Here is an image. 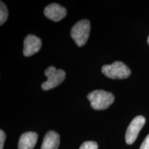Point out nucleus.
I'll return each mask as SVG.
<instances>
[{
	"instance_id": "9",
	"label": "nucleus",
	"mask_w": 149,
	"mask_h": 149,
	"mask_svg": "<svg viewBox=\"0 0 149 149\" xmlns=\"http://www.w3.org/2000/svg\"><path fill=\"white\" fill-rule=\"evenodd\" d=\"M59 145V134L53 130H50L44 136L41 149H58Z\"/></svg>"
},
{
	"instance_id": "12",
	"label": "nucleus",
	"mask_w": 149,
	"mask_h": 149,
	"mask_svg": "<svg viewBox=\"0 0 149 149\" xmlns=\"http://www.w3.org/2000/svg\"><path fill=\"white\" fill-rule=\"evenodd\" d=\"M6 139V134L3 130H0V149H3V144Z\"/></svg>"
},
{
	"instance_id": "10",
	"label": "nucleus",
	"mask_w": 149,
	"mask_h": 149,
	"mask_svg": "<svg viewBox=\"0 0 149 149\" xmlns=\"http://www.w3.org/2000/svg\"><path fill=\"white\" fill-rule=\"evenodd\" d=\"M8 16V12L6 6L3 1H1L0 3V25H3L6 21Z\"/></svg>"
},
{
	"instance_id": "7",
	"label": "nucleus",
	"mask_w": 149,
	"mask_h": 149,
	"mask_svg": "<svg viewBox=\"0 0 149 149\" xmlns=\"http://www.w3.org/2000/svg\"><path fill=\"white\" fill-rule=\"evenodd\" d=\"M67 14L66 8L57 3L49 4L44 9V15L46 17L54 22H59L66 17Z\"/></svg>"
},
{
	"instance_id": "2",
	"label": "nucleus",
	"mask_w": 149,
	"mask_h": 149,
	"mask_svg": "<svg viewBox=\"0 0 149 149\" xmlns=\"http://www.w3.org/2000/svg\"><path fill=\"white\" fill-rule=\"evenodd\" d=\"M102 72L107 77L113 79H126L130 76V68L122 61H115L112 64L104 65L102 68Z\"/></svg>"
},
{
	"instance_id": "5",
	"label": "nucleus",
	"mask_w": 149,
	"mask_h": 149,
	"mask_svg": "<svg viewBox=\"0 0 149 149\" xmlns=\"http://www.w3.org/2000/svg\"><path fill=\"white\" fill-rule=\"evenodd\" d=\"M145 122H146V119L144 118V117L139 115L135 117L130 123L126 130L125 136L126 142L128 144H132L136 140L139 133L145 124Z\"/></svg>"
},
{
	"instance_id": "13",
	"label": "nucleus",
	"mask_w": 149,
	"mask_h": 149,
	"mask_svg": "<svg viewBox=\"0 0 149 149\" xmlns=\"http://www.w3.org/2000/svg\"><path fill=\"white\" fill-rule=\"evenodd\" d=\"M139 149H149V135L146 136Z\"/></svg>"
},
{
	"instance_id": "6",
	"label": "nucleus",
	"mask_w": 149,
	"mask_h": 149,
	"mask_svg": "<svg viewBox=\"0 0 149 149\" xmlns=\"http://www.w3.org/2000/svg\"><path fill=\"white\" fill-rule=\"evenodd\" d=\"M42 47V40L33 35H29L24 41V55L26 57L34 55Z\"/></svg>"
},
{
	"instance_id": "8",
	"label": "nucleus",
	"mask_w": 149,
	"mask_h": 149,
	"mask_svg": "<svg viewBox=\"0 0 149 149\" xmlns=\"http://www.w3.org/2000/svg\"><path fill=\"white\" fill-rule=\"evenodd\" d=\"M38 135L35 132H26L22 134L19 139L18 149H33L37 143Z\"/></svg>"
},
{
	"instance_id": "1",
	"label": "nucleus",
	"mask_w": 149,
	"mask_h": 149,
	"mask_svg": "<svg viewBox=\"0 0 149 149\" xmlns=\"http://www.w3.org/2000/svg\"><path fill=\"white\" fill-rule=\"evenodd\" d=\"M87 98L91 106L95 110H105L114 102L115 97L113 93L104 90H96L89 93Z\"/></svg>"
},
{
	"instance_id": "11",
	"label": "nucleus",
	"mask_w": 149,
	"mask_h": 149,
	"mask_svg": "<svg viewBox=\"0 0 149 149\" xmlns=\"http://www.w3.org/2000/svg\"><path fill=\"white\" fill-rule=\"evenodd\" d=\"M98 145L95 141H88L84 142L81 146H80L79 149H97Z\"/></svg>"
},
{
	"instance_id": "3",
	"label": "nucleus",
	"mask_w": 149,
	"mask_h": 149,
	"mask_svg": "<svg viewBox=\"0 0 149 149\" xmlns=\"http://www.w3.org/2000/svg\"><path fill=\"white\" fill-rule=\"evenodd\" d=\"M90 31V22L87 19H82L73 26L70 31V35L76 44L81 47L88 41Z\"/></svg>"
},
{
	"instance_id": "14",
	"label": "nucleus",
	"mask_w": 149,
	"mask_h": 149,
	"mask_svg": "<svg viewBox=\"0 0 149 149\" xmlns=\"http://www.w3.org/2000/svg\"><path fill=\"white\" fill-rule=\"evenodd\" d=\"M148 44H149V36L148 37Z\"/></svg>"
},
{
	"instance_id": "4",
	"label": "nucleus",
	"mask_w": 149,
	"mask_h": 149,
	"mask_svg": "<svg viewBox=\"0 0 149 149\" xmlns=\"http://www.w3.org/2000/svg\"><path fill=\"white\" fill-rule=\"evenodd\" d=\"M45 75L47 77V80L42 84V88L44 91H48L55 88L64 81L66 72L61 69H56L54 66H50L45 70Z\"/></svg>"
}]
</instances>
